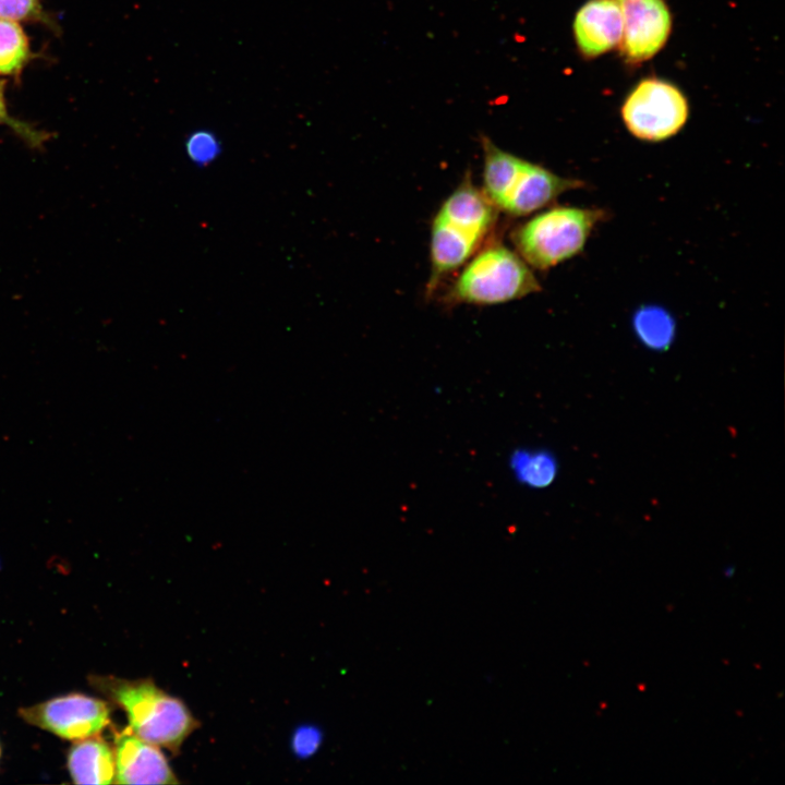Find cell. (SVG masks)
<instances>
[{
    "label": "cell",
    "instance_id": "obj_5",
    "mask_svg": "<svg viewBox=\"0 0 785 785\" xmlns=\"http://www.w3.org/2000/svg\"><path fill=\"white\" fill-rule=\"evenodd\" d=\"M19 713L27 723L70 740L97 735L110 724L106 701L77 692L21 709Z\"/></svg>",
    "mask_w": 785,
    "mask_h": 785
},
{
    "label": "cell",
    "instance_id": "obj_7",
    "mask_svg": "<svg viewBox=\"0 0 785 785\" xmlns=\"http://www.w3.org/2000/svg\"><path fill=\"white\" fill-rule=\"evenodd\" d=\"M587 188L583 180L559 176L522 159L498 207L511 216H528L553 203L561 194Z\"/></svg>",
    "mask_w": 785,
    "mask_h": 785
},
{
    "label": "cell",
    "instance_id": "obj_19",
    "mask_svg": "<svg viewBox=\"0 0 785 785\" xmlns=\"http://www.w3.org/2000/svg\"><path fill=\"white\" fill-rule=\"evenodd\" d=\"M323 739V732L316 725H301L292 734L291 749L298 758L306 759L316 753Z\"/></svg>",
    "mask_w": 785,
    "mask_h": 785
},
{
    "label": "cell",
    "instance_id": "obj_12",
    "mask_svg": "<svg viewBox=\"0 0 785 785\" xmlns=\"http://www.w3.org/2000/svg\"><path fill=\"white\" fill-rule=\"evenodd\" d=\"M68 769L76 784H111L114 780L113 748L97 735L78 739L70 748Z\"/></svg>",
    "mask_w": 785,
    "mask_h": 785
},
{
    "label": "cell",
    "instance_id": "obj_3",
    "mask_svg": "<svg viewBox=\"0 0 785 785\" xmlns=\"http://www.w3.org/2000/svg\"><path fill=\"white\" fill-rule=\"evenodd\" d=\"M541 290L531 267L502 243L481 247L464 265L445 294L447 304L493 305Z\"/></svg>",
    "mask_w": 785,
    "mask_h": 785
},
{
    "label": "cell",
    "instance_id": "obj_10",
    "mask_svg": "<svg viewBox=\"0 0 785 785\" xmlns=\"http://www.w3.org/2000/svg\"><path fill=\"white\" fill-rule=\"evenodd\" d=\"M497 210L467 174L444 201L435 217L486 240L495 227Z\"/></svg>",
    "mask_w": 785,
    "mask_h": 785
},
{
    "label": "cell",
    "instance_id": "obj_18",
    "mask_svg": "<svg viewBox=\"0 0 785 785\" xmlns=\"http://www.w3.org/2000/svg\"><path fill=\"white\" fill-rule=\"evenodd\" d=\"M188 158L198 167L213 164L221 153V143L209 130H196L189 134L184 143Z\"/></svg>",
    "mask_w": 785,
    "mask_h": 785
},
{
    "label": "cell",
    "instance_id": "obj_6",
    "mask_svg": "<svg viewBox=\"0 0 785 785\" xmlns=\"http://www.w3.org/2000/svg\"><path fill=\"white\" fill-rule=\"evenodd\" d=\"M623 16L620 52L628 63L656 55L672 31V14L664 0H617Z\"/></svg>",
    "mask_w": 785,
    "mask_h": 785
},
{
    "label": "cell",
    "instance_id": "obj_14",
    "mask_svg": "<svg viewBox=\"0 0 785 785\" xmlns=\"http://www.w3.org/2000/svg\"><path fill=\"white\" fill-rule=\"evenodd\" d=\"M633 326L639 339L653 349L668 347L675 333L671 314L655 305L638 310L633 317Z\"/></svg>",
    "mask_w": 785,
    "mask_h": 785
},
{
    "label": "cell",
    "instance_id": "obj_9",
    "mask_svg": "<svg viewBox=\"0 0 785 785\" xmlns=\"http://www.w3.org/2000/svg\"><path fill=\"white\" fill-rule=\"evenodd\" d=\"M573 36L585 58L599 57L619 46L623 16L617 0H589L576 13Z\"/></svg>",
    "mask_w": 785,
    "mask_h": 785
},
{
    "label": "cell",
    "instance_id": "obj_8",
    "mask_svg": "<svg viewBox=\"0 0 785 785\" xmlns=\"http://www.w3.org/2000/svg\"><path fill=\"white\" fill-rule=\"evenodd\" d=\"M114 780L117 784H178L167 758L129 727L114 733Z\"/></svg>",
    "mask_w": 785,
    "mask_h": 785
},
{
    "label": "cell",
    "instance_id": "obj_13",
    "mask_svg": "<svg viewBox=\"0 0 785 785\" xmlns=\"http://www.w3.org/2000/svg\"><path fill=\"white\" fill-rule=\"evenodd\" d=\"M37 57L21 24L0 19V76L19 80Z\"/></svg>",
    "mask_w": 785,
    "mask_h": 785
},
{
    "label": "cell",
    "instance_id": "obj_4",
    "mask_svg": "<svg viewBox=\"0 0 785 785\" xmlns=\"http://www.w3.org/2000/svg\"><path fill=\"white\" fill-rule=\"evenodd\" d=\"M620 112L630 134L655 143L673 137L684 128L689 106L676 85L657 77H647L629 92Z\"/></svg>",
    "mask_w": 785,
    "mask_h": 785
},
{
    "label": "cell",
    "instance_id": "obj_17",
    "mask_svg": "<svg viewBox=\"0 0 785 785\" xmlns=\"http://www.w3.org/2000/svg\"><path fill=\"white\" fill-rule=\"evenodd\" d=\"M0 125L10 128V130L32 149H43L46 143L52 137V133L10 113L5 98L4 80H0Z\"/></svg>",
    "mask_w": 785,
    "mask_h": 785
},
{
    "label": "cell",
    "instance_id": "obj_16",
    "mask_svg": "<svg viewBox=\"0 0 785 785\" xmlns=\"http://www.w3.org/2000/svg\"><path fill=\"white\" fill-rule=\"evenodd\" d=\"M0 19L39 24L59 34L60 27L41 0H0Z\"/></svg>",
    "mask_w": 785,
    "mask_h": 785
},
{
    "label": "cell",
    "instance_id": "obj_11",
    "mask_svg": "<svg viewBox=\"0 0 785 785\" xmlns=\"http://www.w3.org/2000/svg\"><path fill=\"white\" fill-rule=\"evenodd\" d=\"M485 239L463 231L436 217L431 229V276L427 291L464 265L482 246Z\"/></svg>",
    "mask_w": 785,
    "mask_h": 785
},
{
    "label": "cell",
    "instance_id": "obj_15",
    "mask_svg": "<svg viewBox=\"0 0 785 785\" xmlns=\"http://www.w3.org/2000/svg\"><path fill=\"white\" fill-rule=\"evenodd\" d=\"M509 462L515 478L531 487L547 486L556 475V462L547 452L516 450Z\"/></svg>",
    "mask_w": 785,
    "mask_h": 785
},
{
    "label": "cell",
    "instance_id": "obj_2",
    "mask_svg": "<svg viewBox=\"0 0 785 785\" xmlns=\"http://www.w3.org/2000/svg\"><path fill=\"white\" fill-rule=\"evenodd\" d=\"M608 218L603 208L555 206L519 225L510 237L522 259L544 271L580 254L595 227Z\"/></svg>",
    "mask_w": 785,
    "mask_h": 785
},
{
    "label": "cell",
    "instance_id": "obj_1",
    "mask_svg": "<svg viewBox=\"0 0 785 785\" xmlns=\"http://www.w3.org/2000/svg\"><path fill=\"white\" fill-rule=\"evenodd\" d=\"M89 681L125 713L130 730L141 739L178 753L200 726L188 705L152 679L93 676Z\"/></svg>",
    "mask_w": 785,
    "mask_h": 785
}]
</instances>
